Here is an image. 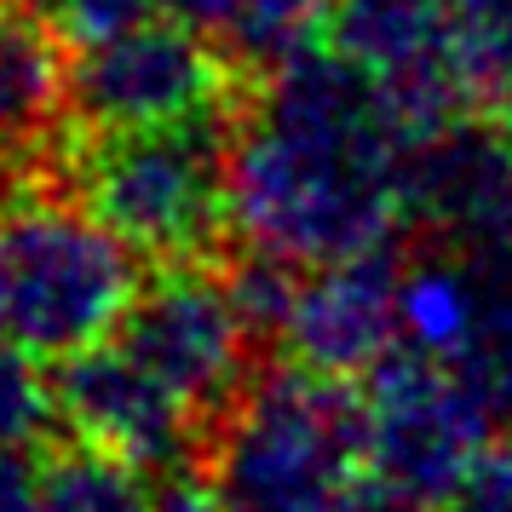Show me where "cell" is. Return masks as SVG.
<instances>
[{
    "label": "cell",
    "mask_w": 512,
    "mask_h": 512,
    "mask_svg": "<svg viewBox=\"0 0 512 512\" xmlns=\"http://www.w3.org/2000/svg\"><path fill=\"white\" fill-rule=\"evenodd\" d=\"M116 340L144 357L202 420H219L236 392L254 380L259 328L231 277H213L202 265L179 259L167 277L144 282L127 305Z\"/></svg>",
    "instance_id": "7"
},
{
    "label": "cell",
    "mask_w": 512,
    "mask_h": 512,
    "mask_svg": "<svg viewBox=\"0 0 512 512\" xmlns=\"http://www.w3.org/2000/svg\"><path fill=\"white\" fill-rule=\"evenodd\" d=\"M52 415H58V392L41 374V357L0 328V443H24V449L41 443Z\"/></svg>",
    "instance_id": "17"
},
{
    "label": "cell",
    "mask_w": 512,
    "mask_h": 512,
    "mask_svg": "<svg viewBox=\"0 0 512 512\" xmlns=\"http://www.w3.org/2000/svg\"><path fill=\"white\" fill-rule=\"evenodd\" d=\"M363 472V397L305 363L248 380L213 420L208 495L219 512H340Z\"/></svg>",
    "instance_id": "2"
},
{
    "label": "cell",
    "mask_w": 512,
    "mask_h": 512,
    "mask_svg": "<svg viewBox=\"0 0 512 512\" xmlns=\"http://www.w3.org/2000/svg\"><path fill=\"white\" fill-rule=\"evenodd\" d=\"M162 512H219V507H213L208 484H202V489H167V495H162Z\"/></svg>",
    "instance_id": "22"
},
{
    "label": "cell",
    "mask_w": 512,
    "mask_h": 512,
    "mask_svg": "<svg viewBox=\"0 0 512 512\" xmlns=\"http://www.w3.org/2000/svg\"><path fill=\"white\" fill-rule=\"evenodd\" d=\"M41 6H47V0H41Z\"/></svg>",
    "instance_id": "23"
},
{
    "label": "cell",
    "mask_w": 512,
    "mask_h": 512,
    "mask_svg": "<svg viewBox=\"0 0 512 512\" xmlns=\"http://www.w3.org/2000/svg\"><path fill=\"white\" fill-rule=\"evenodd\" d=\"M438 512H512V443H489L478 466L438 501Z\"/></svg>",
    "instance_id": "19"
},
{
    "label": "cell",
    "mask_w": 512,
    "mask_h": 512,
    "mask_svg": "<svg viewBox=\"0 0 512 512\" xmlns=\"http://www.w3.org/2000/svg\"><path fill=\"white\" fill-rule=\"evenodd\" d=\"M501 420L461 363L397 346L363 374V455L369 478L415 501H443L478 466Z\"/></svg>",
    "instance_id": "5"
},
{
    "label": "cell",
    "mask_w": 512,
    "mask_h": 512,
    "mask_svg": "<svg viewBox=\"0 0 512 512\" xmlns=\"http://www.w3.org/2000/svg\"><path fill=\"white\" fill-rule=\"evenodd\" d=\"M231 70L208 47V29L173 12H144L133 24L75 41L70 52V116L93 133L156 127L225 110Z\"/></svg>",
    "instance_id": "6"
},
{
    "label": "cell",
    "mask_w": 512,
    "mask_h": 512,
    "mask_svg": "<svg viewBox=\"0 0 512 512\" xmlns=\"http://www.w3.org/2000/svg\"><path fill=\"white\" fill-rule=\"evenodd\" d=\"M340 512H426V501H415V495H403V489H386V484H369L357 489Z\"/></svg>",
    "instance_id": "21"
},
{
    "label": "cell",
    "mask_w": 512,
    "mask_h": 512,
    "mask_svg": "<svg viewBox=\"0 0 512 512\" xmlns=\"http://www.w3.org/2000/svg\"><path fill=\"white\" fill-rule=\"evenodd\" d=\"M409 219L438 248L484 259L512 242V133L455 121L415 144Z\"/></svg>",
    "instance_id": "11"
},
{
    "label": "cell",
    "mask_w": 512,
    "mask_h": 512,
    "mask_svg": "<svg viewBox=\"0 0 512 512\" xmlns=\"http://www.w3.org/2000/svg\"><path fill=\"white\" fill-rule=\"evenodd\" d=\"M455 24L478 110L512 133V0H455Z\"/></svg>",
    "instance_id": "16"
},
{
    "label": "cell",
    "mask_w": 512,
    "mask_h": 512,
    "mask_svg": "<svg viewBox=\"0 0 512 512\" xmlns=\"http://www.w3.org/2000/svg\"><path fill=\"white\" fill-rule=\"evenodd\" d=\"M328 6H334V0H248L242 18H236V29H231V47L242 52V58L271 64L282 52L305 47V35L328 18Z\"/></svg>",
    "instance_id": "18"
},
{
    "label": "cell",
    "mask_w": 512,
    "mask_h": 512,
    "mask_svg": "<svg viewBox=\"0 0 512 512\" xmlns=\"http://www.w3.org/2000/svg\"><path fill=\"white\" fill-rule=\"evenodd\" d=\"M415 144L334 47L282 52L231 121V231L288 265L380 248L409 219Z\"/></svg>",
    "instance_id": "1"
},
{
    "label": "cell",
    "mask_w": 512,
    "mask_h": 512,
    "mask_svg": "<svg viewBox=\"0 0 512 512\" xmlns=\"http://www.w3.org/2000/svg\"><path fill=\"white\" fill-rule=\"evenodd\" d=\"M139 288V248L81 196L0 190V328L35 357L110 340Z\"/></svg>",
    "instance_id": "3"
},
{
    "label": "cell",
    "mask_w": 512,
    "mask_h": 512,
    "mask_svg": "<svg viewBox=\"0 0 512 512\" xmlns=\"http://www.w3.org/2000/svg\"><path fill=\"white\" fill-rule=\"evenodd\" d=\"M70 121V52L52 12L0 6V185H18Z\"/></svg>",
    "instance_id": "12"
},
{
    "label": "cell",
    "mask_w": 512,
    "mask_h": 512,
    "mask_svg": "<svg viewBox=\"0 0 512 512\" xmlns=\"http://www.w3.org/2000/svg\"><path fill=\"white\" fill-rule=\"evenodd\" d=\"M58 415L87 449L121 455L144 472L179 466L202 438V415L116 334L58 363Z\"/></svg>",
    "instance_id": "10"
},
{
    "label": "cell",
    "mask_w": 512,
    "mask_h": 512,
    "mask_svg": "<svg viewBox=\"0 0 512 512\" xmlns=\"http://www.w3.org/2000/svg\"><path fill=\"white\" fill-rule=\"evenodd\" d=\"M478 271H484V311H478V334L461 369L472 374L495 420L512 426V242L478 259Z\"/></svg>",
    "instance_id": "15"
},
{
    "label": "cell",
    "mask_w": 512,
    "mask_h": 512,
    "mask_svg": "<svg viewBox=\"0 0 512 512\" xmlns=\"http://www.w3.org/2000/svg\"><path fill=\"white\" fill-rule=\"evenodd\" d=\"M478 311H484V271L472 254L438 248V254L403 265V300H397L403 346L461 363L478 334Z\"/></svg>",
    "instance_id": "13"
},
{
    "label": "cell",
    "mask_w": 512,
    "mask_h": 512,
    "mask_svg": "<svg viewBox=\"0 0 512 512\" xmlns=\"http://www.w3.org/2000/svg\"><path fill=\"white\" fill-rule=\"evenodd\" d=\"M75 196L139 254L196 259L231 225V116L93 133L75 162Z\"/></svg>",
    "instance_id": "4"
},
{
    "label": "cell",
    "mask_w": 512,
    "mask_h": 512,
    "mask_svg": "<svg viewBox=\"0 0 512 512\" xmlns=\"http://www.w3.org/2000/svg\"><path fill=\"white\" fill-rule=\"evenodd\" d=\"M323 35L415 139L466 121V110L478 104L455 0H334Z\"/></svg>",
    "instance_id": "8"
},
{
    "label": "cell",
    "mask_w": 512,
    "mask_h": 512,
    "mask_svg": "<svg viewBox=\"0 0 512 512\" xmlns=\"http://www.w3.org/2000/svg\"><path fill=\"white\" fill-rule=\"evenodd\" d=\"M41 512H162V495L144 484V466L81 443L47 466Z\"/></svg>",
    "instance_id": "14"
},
{
    "label": "cell",
    "mask_w": 512,
    "mask_h": 512,
    "mask_svg": "<svg viewBox=\"0 0 512 512\" xmlns=\"http://www.w3.org/2000/svg\"><path fill=\"white\" fill-rule=\"evenodd\" d=\"M47 472L29 461L24 443H0V512H41Z\"/></svg>",
    "instance_id": "20"
},
{
    "label": "cell",
    "mask_w": 512,
    "mask_h": 512,
    "mask_svg": "<svg viewBox=\"0 0 512 512\" xmlns=\"http://www.w3.org/2000/svg\"><path fill=\"white\" fill-rule=\"evenodd\" d=\"M397 300H403V259L392 254V242L294 265L277 340L305 369L363 380L380 357L403 346Z\"/></svg>",
    "instance_id": "9"
}]
</instances>
